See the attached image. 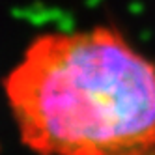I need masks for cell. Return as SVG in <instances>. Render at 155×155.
<instances>
[{
    "instance_id": "6da1fadb",
    "label": "cell",
    "mask_w": 155,
    "mask_h": 155,
    "mask_svg": "<svg viewBox=\"0 0 155 155\" xmlns=\"http://www.w3.org/2000/svg\"><path fill=\"white\" fill-rule=\"evenodd\" d=\"M4 92L38 155H155V62L114 26L34 38Z\"/></svg>"
}]
</instances>
